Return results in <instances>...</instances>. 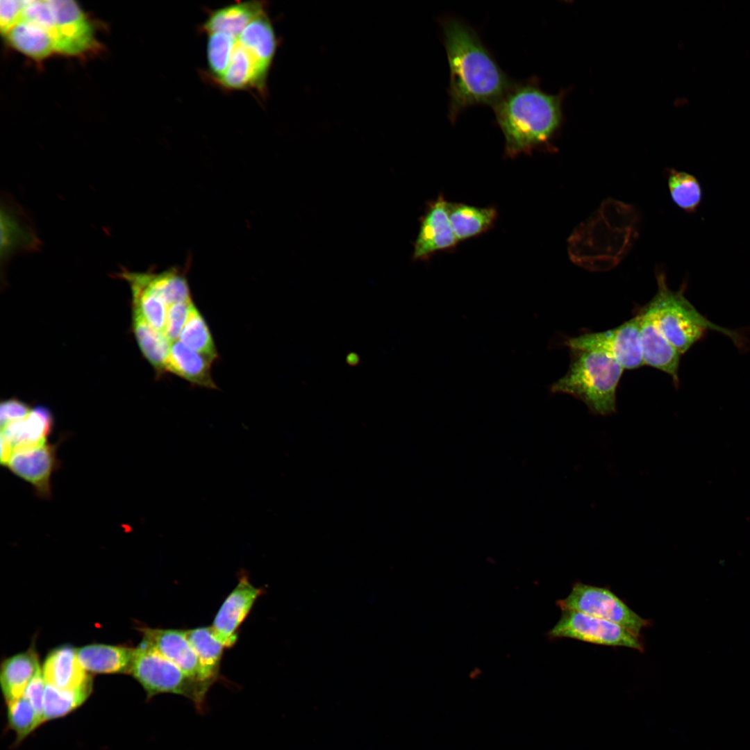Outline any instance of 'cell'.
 I'll return each mask as SVG.
<instances>
[{
  "label": "cell",
  "mask_w": 750,
  "mask_h": 750,
  "mask_svg": "<svg viewBox=\"0 0 750 750\" xmlns=\"http://www.w3.org/2000/svg\"><path fill=\"white\" fill-rule=\"evenodd\" d=\"M439 22L450 74L448 117L454 124L472 106H494L515 82L469 24L452 16Z\"/></svg>",
  "instance_id": "6da1fadb"
},
{
  "label": "cell",
  "mask_w": 750,
  "mask_h": 750,
  "mask_svg": "<svg viewBox=\"0 0 750 750\" xmlns=\"http://www.w3.org/2000/svg\"><path fill=\"white\" fill-rule=\"evenodd\" d=\"M562 94H551L538 78L515 83L494 106L495 122L505 140V154L515 158L550 149L562 122Z\"/></svg>",
  "instance_id": "7a4b0ae2"
},
{
  "label": "cell",
  "mask_w": 750,
  "mask_h": 750,
  "mask_svg": "<svg viewBox=\"0 0 750 750\" xmlns=\"http://www.w3.org/2000/svg\"><path fill=\"white\" fill-rule=\"evenodd\" d=\"M569 349V368L551 385V392L574 397L584 403L594 415L608 416L616 412L617 390L624 369L605 353Z\"/></svg>",
  "instance_id": "3957f363"
},
{
  "label": "cell",
  "mask_w": 750,
  "mask_h": 750,
  "mask_svg": "<svg viewBox=\"0 0 750 750\" xmlns=\"http://www.w3.org/2000/svg\"><path fill=\"white\" fill-rule=\"evenodd\" d=\"M657 291L650 300L657 325L678 351L684 354L705 335L717 331L728 337L738 348L744 346L745 338L738 331L717 325L698 311L685 296V284L677 291L667 285L663 272H656Z\"/></svg>",
  "instance_id": "277c9868"
},
{
  "label": "cell",
  "mask_w": 750,
  "mask_h": 750,
  "mask_svg": "<svg viewBox=\"0 0 750 750\" xmlns=\"http://www.w3.org/2000/svg\"><path fill=\"white\" fill-rule=\"evenodd\" d=\"M129 673L142 685L149 698L172 693L189 699L199 711L205 710L210 688L194 681L176 665L142 644L134 649Z\"/></svg>",
  "instance_id": "5b68a950"
},
{
  "label": "cell",
  "mask_w": 750,
  "mask_h": 750,
  "mask_svg": "<svg viewBox=\"0 0 750 750\" xmlns=\"http://www.w3.org/2000/svg\"><path fill=\"white\" fill-rule=\"evenodd\" d=\"M556 604L561 610L579 611L617 624L638 637H641L642 628L651 624L608 588L581 582L575 583L568 596L558 600Z\"/></svg>",
  "instance_id": "8992f818"
},
{
  "label": "cell",
  "mask_w": 750,
  "mask_h": 750,
  "mask_svg": "<svg viewBox=\"0 0 750 750\" xmlns=\"http://www.w3.org/2000/svg\"><path fill=\"white\" fill-rule=\"evenodd\" d=\"M556 625L548 632L549 638H572L598 645L624 647L644 651L641 637L613 622L583 612L563 610Z\"/></svg>",
  "instance_id": "52a82bcc"
},
{
  "label": "cell",
  "mask_w": 750,
  "mask_h": 750,
  "mask_svg": "<svg viewBox=\"0 0 750 750\" xmlns=\"http://www.w3.org/2000/svg\"><path fill=\"white\" fill-rule=\"evenodd\" d=\"M638 313L619 326L601 332L585 333L567 338L564 344L569 349L599 351L614 358L624 369L644 365Z\"/></svg>",
  "instance_id": "ba28073f"
},
{
  "label": "cell",
  "mask_w": 750,
  "mask_h": 750,
  "mask_svg": "<svg viewBox=\"0 0 750 750\" xmlns=\"http://www.w3.org/2000/svg\"><path fill=\"white\" fill-rule=\"evenodd\" d=\"M49 2L54 15L51 33L56 53L84 56L99 48L92 24L75 1L49 0Z\"/></svg>",
  "instance_id": "9c48e42d"
},
{
  "label": "cell",
  "mask_w": 750,
  "mask_h": 750,
  "mask_svg": "<svg viewBox=\"0 0 750 750\" xmlns=\"http://www.w3.org/2000/svg\"><path fill=\"white\" fill-rule=\"evenodd\" d=\"M140 631L143 634L142 644L158 652L194 681L208 688L212 686L213 683L207 678L185 630L144 627Z\"/></svg>",
  "instance_id": "30bf717a"
},
{
  "label": "cell",
  "mask_w": 750,
  "mask_h": 750,
  "mask_svg": "<svg viewBox=\"0 0 750 750\" xmlns=\"http://www.w3.org/2000/svg\"><path fill=\"white\" fill-rule=\"evenodd\" d=\"M58 447L46 442L15 451L6 466L31 483L40 498L48 499L51 496V476L59 466Z\"/></svg>",
  "instance_id": "8fae6325"
},
{
  "label": "cell",
  "mask_w": 750,
  "mask_h": 750,
  "mask_svg": "<svg viewBox=\"0 0 750 750\" xmlns=\"http://www.w3.org/2000/svg\"><path fill=\"white\" fill-rule=\"evenodd\" d=\"M638 313L640 318V333L644 365L669 375L674 385L678 388L681 354L659 329L651 301L640 308Z\"/></svg>",
  "instance_id": "7c38bea8"
},
{
  "label": "cell",
  "mask_w": 750,
  "mask_h": 750,
  "mask_svg": "<svg viewBox=\"0 0 750 750\" xmlns=\"http://www.w3.org/2000/svg\"><path fill=\"white\" fill-rule=\"evenodd\" d=\"M261 594L262 590L253 586L248 576L244 574L225 599L211 626L225 648L231 647L235 644L238 628Z\"/></svg>",
  "instance_id": "4fadbf2b"
},
{
  "label": "cell",
  "mask_w": 750,
  "mask_h": 750,
  "mask_svg": "<svg viewBox=\"0 0 750 750\" xmlns=\"http://www.w3.org/2000/svg\"><path fill=\"white\" fill-rule=\"evenodd\" d=\"M448 202L440 195L428 205L414 244L415 260H426L437 252L455 248L459 242L449 218Z\"/></svg>",
  "instance_id": "5bb4252c"
},
{
  "label": "cell",
  "mask_w": 750,
  "mask_h": 750,
  "mask_svg": "<svg viewBox=\"0 0 750 750\" xmlns=\"http://www.w3.org/2000/svg\"><path fill=\"white\" fill-rule=\"evenodd\" d=\"M46 683L58 689L75 690L91 686L86 670L81 665L77 651L64 645L52 650L43 666Z\"/></svg>",
  "instance_id": "9a60e30c"
},
{
  "label": "cell",
  "mask_w": 750,
  "mask_h": 750,
  "mask_svg": "<svg viewBox=\"0 0 750 750\" xmlns=\"http://www.w3.org/2000/svg\"><path fill=\"white\" fill-rule=\"evenodd\" d=\"M269 68L237 40L229 64L224 74L216 81L226 90L253 88L262 92L265 88Z\"/></svg>",
  "instance_id": "2e32d148"
},
{
  "label": "cell",
  "mask_w": 750,
  "mask_h": 750,
  "mask_svg": "<svg viewBox=\"0 0 750 750\" xmlns=\"http://www.w3.org/2000/svg\"><path fill=\"white\" fill-rule=\"evenodd\" d=\"M53 424L50 410L39 406L31 410L24 418L1 427V439L11 447L13 452L38 446L47 442Z\"/></svg>",
  "instance_id": "e0dca14e"
},
{
  "label": "cell",
  "mask_w": 750,
  "mask_h": 750,
  "mask_svg": "<svg viewBox=\"0 0 750 750\" xmlns=\"http://www.w3.org/2000/svg\"><path fill=\"white\" fill-rule=\"evenodd\" d=\"M264 8L259 1L226 6L210 12L201 28L208 34L224 33L238 38L250 22L265 12Z\"/></svg>",
  "instance_id": "ac0fdd59"
},
{
  "label": "cell",
  "mask_w": 750,
  "mask_h": 750,
  "mask_svg": "<svg viewBox=\"0 0 750 750\" xmlns=\"http://www.w3.org/2000/svg\"><path fill=\"white\" fill-rule=\"evenodd\" d=\"M4 35L12 47L34 60L41 61L56 53L51 34L35 22L21 19Z\"/></svg>",
  "instance_id": "d6986e66"
},
{
  "label": "cell",
  "mask_w": 750,
  "mask_h": 750,
  "mask_svg": "<svg viewBox=\"0 0 750 750\" xmlns=\"http://www.w3.org/2000/svg\"><path fill=\"white\" fill-rule=\"evenodd\" d=\"M211 362L207 358L177 340L172 343L166 371L193 384L216 388L211 376Z\"/></svg>",
  "instance_id": "ffe728a7"
},
{
  "label": "cell",
  "mask_w": 750,
  "mask_h": 750,
  "mask_svg": "<svg viewBox=\"0 0 750 750\" xmlns=\"http://www.w3.org/2000/svg\"><path fill=\"white\" fill-rule=\"evenodd\" d=\"M448 215L458 242L488 231L497 218V211L493 207H478L455 202H448Z\"/></svg>",
  "instance_id": "44dd1931"
},
{
  "label": "cell",
  "mask_w": 750,
  "mask_h": 750,
  "mask_svg": "<svg viewBox=\"0 0 750 750\" xmlns=\"http://www.w3.org/2000/svg\"><path fill=\"white\" fill-rule=\"evenodd\" d=\"M76 651L78 658L86 671L112 674L129 672L134 649L96 644Z\"/></svg>",
  "instance_id": "7402d4cb"
},
{
  "label": "cell",
  "mask_w": 750,
  "mask_h": 750,
  "mask_svg": "<svg viewBox=\"0 0 750 750\" xmlns=\"http://www.w3.org/2000/svg\"><path fill=\"white\" fill-rule=\"evenodd\" d=\"M120 275L130 285L133 311L151 327L164 333L168 310L165 301L146 284L140 272H123Z\"/></svg>",
  "instance_id": "603a6c76"
},
{
  "label": "cell",
  "mask_w": 750,
  "mask_h": 750,
  "mask_svg": "<svg viewBox=\"0 0 750 750\" xmlns=\"http://www.w3.org/2000/svg\"><path fill=\"white\" fill-rule=\"evenodd\" d=\"M39 669L38 656L33 650L18 653L4 660L0 681L6 701L23 697Z\"/></svg>",
  "instance_id": "cb8c5ba5"
},
{
  "label": "cell",
  "mask_w": 750,
  "mask_h": 750,
  "mask_svg": "<svg viewBox=\"0 0 750 750\" xmlns=\"http://www.w3.org/2000/svg\"><path fill=\"white\" fill-rule=\"evenodd\" d=\"M185 633L207 678L212 683H215L219 676L225 647L218 640L211 626L188 629L185 630Z\"/></svg>",
  "instance_id": "d4e9b609"
},
{
  "label": "cell",
  "mask_w": 750,
  "mask_h": 750,
  "mask_svg": "<svg viewBox=\"0 0 750 750\" xmlns=\"http://www.w3.org/2000/svg\"><path fill=\"white\" fill-rule=\"evenodd\" d=\"M237 39L256 58L270 67L276 49V40L265 12L250 22Z\"/></svg>",
  "instance_id": "484cf974"
},
{
  "label": "cell",
  "mask_w": 750,
  "mask_h": 750,
  "mask_svg": "<svg viewBox=\"0 0 750 750\" xmlns=\"http://www.w3.org/2000/svg\"><path fill=\"white\" fill-rule=\"evenodd\" d=\"M133 328L139 347L147 360L158 372L166 371L172 342L163 332L158 331L133 312Z\"/></svg>",
  "instance_id": "4316f807"
},
{
  "label": "cell",
  "mask_w": 750,
  "mask_h": 750,
  "mask_svg": "<svg viewBox=\"0 0 750 750\" xmlns=\"http://www.w3.org/2000/svg\"><path fill=\"white\" fill-rule=\"evenodd\" d=\"M140 273L146 284L158 293L168 306L192 300L188 281L176 269Z\"/></svg>",
  "instance_id": "83f0119b"
},
{
  "label": "cell",
  "mask_w": 750,
  "mask_h": 750,
  "mask_svg": "<svg viewBox=\"0 0 750 750\" xmlns=\"http://www.w3.org/2000/svg\"><path fill=\"white\" fill-rule=\"evenodd\" d=\"M178 340L211 362L217 357L216 347L209 328L194 305Z\"/></svg>",
  "instance_id": "f1b7e54d"
},
{
  "label": "cell",
  "mask_w": 750,
  "mask_h": 750,
  "mask_svg": "<svg viewBox=\"0 0 750 750\" xmlns=\"http://www.w3.org/2000/svg\"><path fill=\"white\" fill-rule=\"evenodd\" d=\"M667 185L673 202L687 212L696 211L702 199V189L692 174L674 169L668 172Z\"/></svg>",
  "instance_id": "f546056e"
},
{
  "label": "cell",
  "mask_w": 750,
  "mask_h": 750,
  "mask_svg": "<svg viewBox=\"0 0 750 750\" xmlns=\"http://www.w3.org/2000/svg\"><path fill=\"white\" fill-rule=\"evenodd\" d=\"M90 687L75 690L58 689L46 683L44 703L43 722L65 716L81 706L88 698Z\"/></svg>",
  "instance_id": "4dcf8cb0"
},
{
  "label": "cell",
  "mask_w": 750,
  "mask_h": 750,
  "mask_svg": "<svg viewBox=\"0 0 750 750\" xmlns=\"http://www.w3.org/2000/svg\"><path fill=\"white\" fill-rule=\"evenodd\" d=\"M235 38L224 33L209 34L207 42V60L210 72L215 80L225 72L235 45Z\"/></svg>",
  "instance_id": "1f68e13d"
},
{
  "label": "cell",
  "mask_w": 750,
  "mask_h": 750,
  "mask_svg": "<svg viewBox=\"0 0 750 750\" xmlns=\"http://www.w3.org/2000/svg\"><path fill=\"white\" fill-rule=\"evenodd\" d=\"M7 703L8 722L18 740L25 738L41 724L35 709L24 696Z\"/></svg>",
  "instance_id": "d6a6232c"
},
{
  "label": "cell",
  "mask_w": 750,
  "mask_h": 750,
  "mask_svg": "<svg viewBox=\"0 0 750 750\" xmlns=\"http://www.w3.org/2000/svg\"><path fill=\"white\" fill-rule=\"evenodd\" d=\"M193 306L191 300L168 306L164 333L172 343L178 340Z\"/></svg>",
  "instance_id": "836d02e7"
},
{
  "label": "cell",
  "mask_w": 750,
  "mask_h": 750,
  "mask_svg": "<svg viewBox=\"0 0 750 750\" xmlns=\"http://www.w3.org/2000/svg\"><path fill=\"white\" fill-rule=\"evenodd\" d=\"M46 682L40 669L33 678L26 688L24 697H26L33 708L41 723L43 722V703Z\"/></svg>",
  "instance_id": "e575fe53"
},
{
  "label": "cell",
  "mask_w": 750,
  "mask_h": 750,
  "mask_svg": "<svg viewBox=\"0 0 750 750\" xmlns=\"http://www.w3.org/2000/svg\"><path fill=\"white\" fill-rule=\"evenodd\" d=\"M26 1L6 0L0 1V27L5 34L22 18Z\"/></svg>",
  "instance_id": "d590c367"
},
{
  "label": "cell",
  "mask_w": 750,
  "mask_h": 750,
  "mask_svg": "<svg viewBox=\"0 0 750 750\" xmlns=\"http://www.w3.org/2000/svg\"><path fill=\"white\" fill-rule=\"evenodd\" d=\"M31 410L27 404L18 399H11L3 401L0 407L1 428L24 418Z\"/></svg>",
  "instance_id": "8d00e7d4"
},
{
  "label": "cell",
  "mask_w": 750,
  "mask_h": 750,
  "mask_svg": "<svg viewBox=\"0 0 750 750\" xmlns=\"http://www.w3.org/2000/svg\"><path fill=\"white\" fill-rule=\"evenodd\" d=\"M346 361L350 366H357L360 362L359 356L353 352L349 353L346 358Z\"/></svg>",
  "instance_id": "74e56055"
}]
</instances>
